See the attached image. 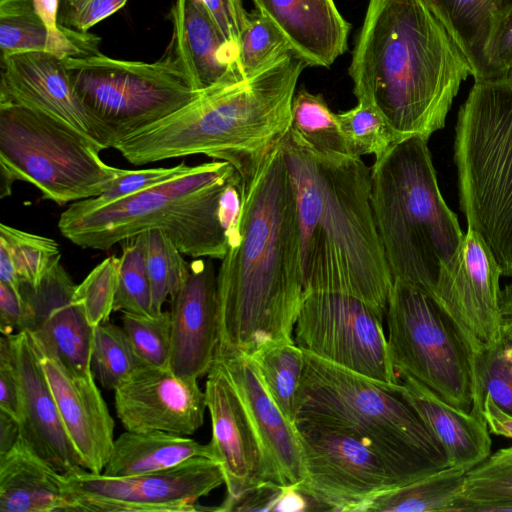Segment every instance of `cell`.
Instances as JSON below:
<instances>
[{
    "label": "cell",
    "mask_w": 512,
    "mask_h": 512,
    "mask_svg": "<svg viewBox=\"0 0 512 512\" xmlns=\"http://www.w3.org/2000/svg\"><path fill=\"white\" fill-rule=\"evenodd\" d=\"M237 172L239 237L217 272L216 355L251 356L267 344L294 340L304 297L300 229L281 142Z\"/></svg>",
    "instance_id": "1"
},
{
    "label": "cell",
    "mask_w": 512,
    "mask_h": 512,
    "mask_svg": "<svg viewBox=\"0 0 512 512\" xmlns=\"http://www.w3.org/2000/svg\"><path fill=\"white\" fill-rule=\"evenodd\" d=\"M281 145L295 191L304 293L353 296L385 316L394 279L373 216L371 168L358 156L315 154L289 134Z\"/></svg>",
    "instance_id": "2"
},
{
    "label": "cell",
    "mask_w": 512,
    "mask_h": 512,
    "mask_svg": "<svg viewBox=\"0 0 512 512\" xmlns=\"http://www.w3.org/2000/svg\"><path fill=\"white\" fill-rule=\"evenodd\" d=\"M349 75L358 101L405 138L428 140L472 70L425 0H369Z\"/></svg>",
    "instance_id": "3"
},
{
    "label": "cell",
    "mask_w": 512,
    "mask_h": 512,
    "mask_svg": "<svg viewBox=\"0 0 512 512\" xmlns=\"http://www.w3.org/2000/svg\"><path fill=\"white\" fill-rule=\"evenodd\" d=\"M306 66L290 52L248 77L203 90L182 108L119 139L114 149L137 166L204 154L237 169L286 137Z\"/></svg>",
    "instance_id": "4"
},
{
    "label": "cell",
    "mask_w": 512,
    "mask_h": 512,
    "mask_svg": "<svg viewBox=\"0 0 512 512\" xmlns=\"http://www.w3.org/2000/svg\"><path fill=\"white\" fill-rule=\"evenodd\" d=\"M426 139L409 136L371 168V206L393 279L438 301L456 272L464 234L445 203Z\"/></svg>",
    "instance_id": "5"
},
{
    "label": "cell",
    "mask_w": 512,
    "mask_h": 512,
    "mask_svg": "<svg viewBox=\"0 0 512 512\" xmlns=\"http://www.w3.org/2000/svg\"><path fill=\"white\" fill-rule=\"evenodd\" d=\"M238 176L226 161L196 165L180 177L98 207H68L58 228L77 246L96 250L161 229L184 255L222 260L229 244L219 202L226 186Z\"/></svg>",
    "instance_id": "6"
},
{
    "label": "cell",
    "mask_w": 512,
    "mask_h": 512,
    "mask_svg": "<svg viewBox=\"0 0 512 512\" xmlns=\"http://www.w3.org/2000/svg\"><path fill=\"white\" fill-rule=\"evenodd\" d=\"M296 421L348 431L372 447L399 485L447 467L444 451L396 385L378 382L304 350Z\"/></svg>",
    "instance_id": "7"
},
{
    "label": "cell",
    "mask_w": 512,
    "mask_h": 512,
    "mask_svg": "<svg viewBox=\"0 0 512 512\" xmlns=\"http://www.w3.org/2000/svg\"><path fill=\"white\" fill-rule=\"evenodd\" d=\"M454 159L468 228L512 276V78L474 81L458 113Z\"/></svg>",
    "instance_id": "8"
},
{
    "label": "cell",
    "mask_w": 512,
    "mask_h": 512,
    "mask_svg": "<svg viewBox=\"0 0 512 512\" xmlns=\"http://www.w3.org/2000/svg\"><path fill=\"white\" fill-rule=\"evenodd\" d=\"M101 151L48 116L0 101L1 197L15 180L34 185L43 199L65 205L97 197L121 174Z\"/></svg>",
    "instance_id": "9"
},
{
    "label": "cell",
    "mask_w": 512,
    "mask_h": 512,
    "mask_svg": "<svg viewBox=\"0 0 512 512\" xmlns=\"http://www.w3.org/2000/svg\"><path fill=\"white\" fill-rule=\"evenodd\" d=\"M385 316L396 373L410 375L449 404L470 411L476 397L473 360L432 295L395 279Z\"/></svg>",
    "instance_id": "10"
},
{
    "label": "cell",
    "mask_w": 512,
    "mask_h": 512,
    "mask_svg": "<svg viewBox=\"0 0 512 512\" xmlns=\"http://www.w3.org/2000/svg\"><path fill=\"white\" fill-rule=\"evenodd\" d=\"M85 106L119 139L182 108L196 91L176 59L146 63L101 53L63 59Z\"/></svg>",
    "instance_id": "11"
},
{
    "label": "cell",
    "mask_w": 512,
    "mask_h": 512,
    "mask_svg": "<svg viewBox=\"0 0 512 512\" xmlns=\"http://www.w3.org/2000/svg\"><path fill=\"white\" fill-rule=\"evenodd\" d=\"M383 317L353 296L306 292L293 338L305 351L393 386L399 381L390 358Z\"/></svg>",
    "instance_id": "12"
},
{
    "label": "cell",
    "mask_w": 512,
    "mask_h": 512,
    "mask_svg": "<svg viewBox=\"0 0 512 512\" xmlns=\"http://www.w3.org/2000/svg\"><path fill=\"white\" fill-rule=\"evenodd\" d=\"M295 424L306 471L299 485L323 511L365 512L375 497L400 486L384 459L354 434L309 421Z\"/></svg>",
    "instance_id": "13"
},
{
    "label": "cell",
    "mask_w": 512,
    "mask_h": 512,
    "mask_svg": "<svg viewBox=\"0 0 512 512\" xmlns=\"http://www.w3.org/2000/svg\"><path fill=\"white\" fill-rule=\"evenodd\" d=\"M64 475L71 511L211 510L198 501L225 482L220 464L207 457H194L168 469L135 476L111 477L86 469Z\"/></svg>",
    "instance_id": "14"
},
{
    "label": "cell",
    "mask_w": 512,
    "mask_h": 512,
    "mask_svg": "<svg viewBox=\"0 0 512 512\" xmlns=\"http://www.w3.org/2000/svg\"><path fill=\"white\" fill-rule=\"evenodd\" d=\"M0 101L42 113L100 151L115 147L114 133L82 102L63 59L47 52H23L1 59Z\"/></svg>",
    "instance_id": "15"
},
{
    "label": "cell",
    "mask_w": 512,
    "mask_h": 512,
    "mask_svg": "<svg viewBox=\"0 0 512 512\" xmlns=\"http://www.w3.org/2000/svg\"><path fill=\"white\" fill-rule=\"evenodd\" d=\"M501 269L483 239L468 228L449 287L436 301L474 360L502 336Z\"/></svg>",
    "instance_id": "16"
},
{
    "label": "cell",
    "mask_w": 512,
    "mask_h": 512,
    "mask_svg": "<svg viewBox=\"0 0 512 512\" xmlns=\"http://www.w3.org/2000/svg\"><path fill=\"white\" fill-rule=\"evenodd\" d=\"M113 391L116 414L126 430L188 436L204 423L206 396L198 380L169 369L142 364Z\"/></svg>",
    "instance_id": "17"
},
{
    "label": "cell",
    "mask_w": 512,
    "mask_h": 512,
    "mask_svg": "<svg viewBox=\"0 0 512 512\" xmlns=\"http://www.w3.org/2000/svg\"><path fill=\"white\" fill-rule=\"evenodd\" d=\"M206 405L216 461L224 474L226 497H236L263 481H272L265 454L247 409L224 366L215 359L207 373Z\"/></svg>",
    "instance_id": "18"
},
{
    "label": "cell",
    "mask_w": 512,
    "mask_h": 512,
    "mask_svg": "<svg viewBox=\"0 0 512 512\" xmlns=\"http://www.w3.org/2000/svg\"><path fill=\"white\" fill-rule=\"evenodd\" d=\"M30 335L62 422L84 468L102 473L115 440L114 420L93 374L77 373Z\"/></svg>",
    "instance_id": "19"
},
{
    "label": "cell",
    "mask_w": 512,
    "mask_h": 512,
    "mask_svg": "<svg viewBox=\"0 0 512 512\" xmlns=\"http://www.w3.org/2000/svg\"><path fill=\"white\" fill-rule=\"evenodd\" d=\"M170 302L168 369L177 376L198 380L214 364L218 344L217 273L211 258L190 262L189 273Z\"/></svg>",
    "instance_id": "20"
},
{
    "label": "cell",
    "mask_w": 512,
    "mask_h": 512,
    "mask_svg": "<svg viewBox=\"0 0 512 512\" xmlns=\"http://www.w3.org/2000/svg\"><path fill=\"white\" fill-rule=\"evenodd\" d=\"M76 285L59 262L41 283L21 284L29 317L26 330L53 351L66 365L81 374L90 368L92 328L74 301Z\"/></svg>",
    "instance_id": "21"
},
{
    "label": "cell",
    "mask_w": 512,
    "mask_h": 512,
    "mask_svg": "<svg viewBox=\"0 0 512 512\" xmlns=\"http://www.w3.org/2000/svg\"><path fill=\"white\" fill-rule=\"evenodd\" d=\"M10 337L20 383L22 439L62 474L85 469L62 422L30 333L24 330Z\"/></svg>",
    "instance_id": "22"
},
{
    "label": "cell",
    "mask_w": 512,
    "mask_h": 512,
    "mask_svg": "<svg viewBox=\"0 0 512 512\" xmlns=\"http://www.w3.org/2000/svg\"><path fill=\"white\" fill-rule=\"evenodd\" d=\"M215 359L224 366L242 398L262 445L271 480L286 487L302 483L306 471L296 424L273 401L252 358L244 353H226Z\"/></svg>",
    "instance_id": "23"
},
{
    "label": "cell",
    "mask_w": 512,
    "mask_h": 512,
    "mask_svg": "<svg viewBox=\"0 0 512 512\" xmlns=\"http://www.w3.org/2000/svg\"><path fill=\"white\" fill-rule=\"evenodd\" d=\"M397 377V391L440 444L448 466L469 471L489 457L492 440L483 406L461 410L410 375L397 373Z\"/></svg>",
    "instance_id": "24"
},
{
    "label": "cell",
    "mask_w": 512,
    "mask_h": 512,
    "mask_svg": "<svg viewBox=\"0 0 512 512\" xmlns=\"http://www.w3.org/2000/svg\"><path fill=\"white\" fill-rule=\"evenodd\" d=\"M307 65L330 67L347 49L350 24L334 0H252Z\"/></svg>",
    "instance_id": "25"
},
{
    "label": "cell",
    "mask_w": 512,
    "mask_h": 512,
    "mask_svg": "<svg viewBox=\"0 0 512 512\" xmlns=\"http://www.w3.org/2000/svg\"><path fill=\"white\" fill-rule=\"evenodd\" d=\"M171 19L175 59L196 91L244 77L238 46L224 38L200 0H175Z\"/></svg>",
    "instance_id": "26"
},
{
    "label": "cell",
    "mask_w": 512,
    "mask_h": 512,
    "mask_svg": "<svg viewBox=\"0 0 512 512\" xmlns=\"http://www.w3.org/2000/svg\"><path fill=\"white\" fill-rule=\"evenodd\" d=\"M65 475L20 440L0 456V512L71 511Z\"/></svg>",
    "instance_id": "27"
},
{
    "label": "cell",
    "mask_w": 512,
    "mask_h": 512,
    "mask_svg": "<svg viewBox=\"0 0 512 512\" xmlns=\"http://www.w3.org/2000/svg\"><path fill=\"white\" fill-rule=\"evenodd\" d=\"M100 38L67 27L51 30L33 0H0L1 59L23 52H47L61 59L100 53Z\"/></svg>",
    "instance_id": "28"
},
{
    "label": "cell",
    "mask_w": 512,
    "mask_h": 512,
    "mask_svg": "<svg viewBox=\"0 0 512 512\" xmlns=\"http://www.w3.org/2000/svg\"><path fill=\"white\" fill-rule=\"evenodd\" d=\"M194 457L216 461L209 443L159 431H129L114 440L102 474L111 477L135 476L168 469Z\"/></svg>",
    "instance_id": "29"
},
{
    "label": "cell",
    "mask_w": 512,
    "mask_h": 512,
    "mask_svg": "<svg viewBox=\"0 0 512 512\" xmlns=\"http://www.w3.org/2000/svg\"><path fill=\"white\" fill-rule=\"evenodd\" d=\"M466 57L474 80L483 76V49L493 23L512 0H425Z\"/></svg>",
    "instance_id": "30"
},
{
    "label": "cell",
    "mask_w": 512,
    "mask_h": 512,
    "mask_svg": "<svg viewBox=\"0 0 512 512\" xmlns=\"http://www.w3.org/2000/svg\"><path fill=\"white\" fill-rule=\"evenodd\" d=\"M466 469L447 466L375 497L365 512H459Z\"/></svg>",
    "instance_id": "31"
},
{
    "label": "cell",
    "mask_w": 512,
    "mask_h": 512,
    "mask_svg": "<svg viewBox=\"0 0 512 512\" xmlns=\"http://www.w3.org/2000/svg\"><path fill=\"white\" fill-rule=\"evenodd\" d=\"M290 138L301 147L322 156H353L336 114L320 94L305 89L295 92L291 107Z\"/></svg>",
    "instance_id": "32"
},
{
    "label": "cell",
    "mask_w": 512,
    "mask_h": 512,
    "mask_svg": "<svg viewBox=\"0 0 512 512\" xmlns=\"http://www.w3.org/2000/svg\"><path fill=\"white\" fill-rule=\"evenodd\" d=\"M250 357L273 401L295 423L305 366L304 350L294 340H284L267 344Z\"/></svg>",
    "instance_id": "33"
},
{
    "label": "cell",
    "mask_w": 512,
    "mask_h": 512,
    "mask_svg": "<svg viewBox=\"0 0 512 512\" xmlns=\"http://www.w3.org/2000/svg\"><path fill=\"white\" fill-rule=\"evenodd\" d=\"M336 118L353 156L374 155L377 160L405 139L377 107L363 101Z\"/></svg>",
    "instance_id": "34"
},
{
    "label": "cell",
    "mask_w": 512,
    "mask_h": 512,
    "mask_svg": "<svg viewBox=\"0 0 512 512\" xmlns=\"http://www.w3.org/2000/svg\"><path fill=\"white\" fill-rule=\"evenodd\" d=\"M146 265L151 285L153 315L161 313L163 304L185 281L190 263L161 229L145 232Z\"/></svg>",
    "instance_id": "35"
},
{
    "label": "cell",
    "mask_w": 512,
    "mask_h": 512,
    "mask_svg": "<svg viewBox=\"0 0 512 512\" xmlns=\"http://www.w3.org/2000/svg\"><path fill=\"white\" fill-rule=\"evenodd\" d=\"M142 364L123 327L108 321L94 328L90 368L104 388L114 390Z\"/></svg>",
    "instance_id": "36"
},
{
    "label": "cell",
    "mask_w": 512,
    "mask_h": 512,
    "mask_svg": "<svg viewBox=\"0 0 512 512\" xmlns=\"http://www.w3.org/2000/svg\"><path fill=\"white\" fill-rule=\"evenodd\" d=\"M510 500L512 446L491 453L487 459L467 471L461 493L460 511L471 512L481 505Z\"/></svg>",
    "instance_id": "37"
},
{
    "label": "cell",
    "mask_w": 512,
    "mask_h": 512,
    "mask_svg": "<svg viewBox=\"0 0 512 512\" xmlns=\"http://www.w3.org/2000/svg\"><path fill=\"white\" fill-rule=\"evenodd\" d=\"M118 263L114 311L152 316V295L146 265L144 234L124 240Z\"/></svg>",
    "instance_id": "38"
},
{
    "label": "cell",
    "mask_w": 512,
    "mask_h": 512,
    "mask_svg": "<svg viewBox=\"0 0 512 512\" xmlns=\"http://www.w3.org/2000/svg\"><path fill=\"white\" fill-rule=\"evenodd\" d=\"M0 243L7 248L21 283L33 287L60 262V249L55 240L4 223L0 225Z\"/></svg>",
    "instance_id": "39"
},
{
    "label": "cell",
    "mask_w": 512,
    "mask_h": 512,
    "mask_svg": "<svg viewBox=\"0 0 512 512\" xmlns=\"http://www.w3.org/2000/svg\"><path fill=\"white\" fill-rule=\"evenodd\" d=\"M476 397L473 404L483 405L485 394L503 410L512 414V333L502 328V336L474 362Z\"/></svg>",
    "instance_id": "40"
},
{
    "label": "cell",
    "mask_w": 512,
    "mask_h": 512,
    "mask_svg": "<svg viewBox=\"0 0 512 512\" xmlns=\"http://www.w3.org/2000/svg\"><path fill=\"white\" fill-rule=\"evenodd\" d=\"M238 48L239 68L244 77L291 52L280 31L256 9L248 15Z\"/></svg>",
    "instance_id": "41"
},
{
    "label": "cell",
    "mask_w": 512,
    "mask_h": 512,
    "mask_svg": "<svg viewBox=\"0 0 512 512\" xmlns=\"http://www.w3.org/2000/svg\"><path fill=\"white\" fill-rule=\"evenodd\" d=\"M123 329L145 365L168 369L171 351V313L157 315L123 312Z\"/></svg>",
    "instance_id": "42"
},
{
    "label": "cell",
    "mask_w": 512,
    "mask_h": 512,
    "mask_svg": "<svg viewBox=\"0 0 512 512\" xmlns=\"http://www.w3.org/2000/svg\"><path fill=\"white\" fill-rule=\"evenodd\" d=\"M119 257L105 258L76 285L74 301L82 308L92 328L109 321L118 288Z\"/></svg>",
    "instance_id": "43"
},
{
    "label": "cell",
    "mask_w": 512,
    "mask_h": 512,
    "mask_svg": "<svg viewBox=\"0 0 512 512\" xmlns=\"http://www.w3.org/2000/svg\"><path fill=\"white\" fill-rule=\"evenodd\" d=\"M193 168L194 166H187L181 163L169 168H149L143 170L123 169L121 174L102 194L97 197L74 202L69 207L75 210H86L98 207L173 180L192 171Z\"/></svg>",
    "instance_id": "44"
},
{
    "label": "cell",
    "mask_w": 512,
    "mask_h": 512,
    "mask_svg": "<svg viewBox=\"0 0 512 512\" xmlns=\"http://www.w3.org/2000/svg\"><path fill=\"white\" fill-rule=\"evenodd\" d=\"M512 70V9L492 25L483 49L482 79L500 78Z\"/></svg>",
    "instance_id": "45"
},
{
    "label": "cell",
    "mask_w": 512,
    "mask_h": 512,
    "mask_svg": "<svg viewBox=\"0 0 512 512\" xmlns=\"http://www.w3.org/2000/svg\"><path fill=\"white\" fill-rule=\"evenodd\" d=\"M127 0H65L60 6L58 23L86 33L91 27L121 9Z\"/></svg>",
    "instance_id": "46"
},
{
    "label": "cell",
    "mask_w": 512,
    "mask_h": 512,
    "mask_svg": "<svg viewBox=\"0 0 512 512\" xmlns=\"http://www.w3.org/2000/svg\"><path fill=\"white\" fill-rule=\"evenodd\" d=\"M0 410L20 420V383L10 335L0 337Z\"/></svg>",
    "instance_id": "47"
},
{
    "label": "cell",
    "mask_w": 512,
    "mask_h": 512,
    "mask_svg": "<svg viewBox=\"0 0 512 512\" xmlns=\"http://www.w3.org/2000/svg\"><path fill=\"white\" fill-rule=\"evenodd\" d=\"M286 486L274 481H263L241 492L236 497L224 499L215 511H273L285 492Z\"/></svg>",
    "instance_id": "48"
},
{
    "label": "cell",
    "mask_w": 512,
    "mask_h": 512,
    "mask_svg": "<svg viewBox=\"0 0 512 512\" xmlns=\"http://www.w3.org/2000/svg\"><path fill=\"white\" fill-rule=\"evenodd\" d=\"M224 38L238 46L248 15L242 0H200Z\"/></svg>",
    "instance_id": "49"
},
{
    "label": "cell",
    "mask_w": 512,
    "mask_h": 512,
    "mask_svg": "<svg viewBox=\"0 0 512 512\" xmlns=\"http://www.w3.org/2000/svg\"><path fill=\"white\" fill-rule=\"evenodd\" d=\"M28 316V307L22 293L0 283L1 335H12L26 330Z\"/></svg>",
    "instance_id": "50"
},
{
    "label": "cell",
    "mask_w": 512,
    "mask_h": 512,
    "mask_svg": "<svg viewBox=\"0 0 512 512\" xmlns=\"http://www.w3.org/2000/svg\"><path fill=\"white\" fill-rule=\"evenodd\" d=\"M483 414L490 434L512 439V414L500 408L488 394H485Z\"/></svg>",
    "instance_id": "51"
},
{
    "label": "cell",
    "mask_w": 512,
    "mask_h": 512,
    "mask_svg": "<svg viewBox=\"0 0 512 512\" xmlns=\"http://www.w3.org/2000/svg\"><path fill=\"white\" fill-rule=\"evenodd\" d=\"M21 438L18 419L0 410V456L8 452Z\"/></svg>",
    "instance_id": "52"
},
{
    "label": "cell",
    "mask_w": 512,
    "mask_h": 512,
    "mask_svg": "<svg viewBox=\"0 0 512 512\" xmlns=\"http://www.w3.org/2000/svg\"><path fill=\"white\" fill-rule=\"evenodd\" d=\"M0 283L21 293V281L7 248L0 243Z\"/></svg>",
    "instance_id": "53"
},
{
    "label": "cell",
    "mask_w": 512,
    "mask_h": 512,
    "mask_svg": "<svg viewBox=\"0 0 512 512\" xmlns=\"http://www.w3.org/2000/svg\"><path fill=\"white\" fill-rule=\"evenodd\" d=\"M33 4L39 16L51 30L58 31L63 27L58 23L60 0H33Z\"/></svg>",
    "instance_id": "54"
},
{
    "label": "cell",
    "mask_w": 512,
    "mask_h": 512,
    "mask_svg": "<svg viewBox=\"0 0 512 512\" xmlns=\"http://www.w3.org/2000/svg\"><path fill=\"white\" fill-rule=\"evenodd\" d=\"M502 328L512 333V282L501 293Z\"/></svg>",
    "instance_id": "55"
},
{
    "label": "cell",
    "mask_w": 512,
    "mask_h": 512,
    "mask_svg": "<svg viewBox=\"0 0 512 512\" xmlns=\"http://www.w3.org/2000/svg\"><path fill=\"white\" fill-rule=\"evenodd\" d=\"M475 512H507L512 511V500L481 505L474 509Z\"/></svg>",
    "instance_id": "56"
},
{
    "label": "cell",
    "mask_w": 512,
    "mask_h": 512,
    "mask_svg": "<svg viewBox=\"0 0 512 512\" xmlns=\"http://www.w3.org/2000/svg\"><path fill=\"white\" fill-rule=\"evenodd\" d=\"M510 78H512V70L509 72V75H508Z\"/></svg>",
    "instance_id": "57"
},
{
    "label": "cell",
    "mask_w": 512,
    "mask_h": 512,
    "mask_svg": "<svg viewBox=\"0 0 512 512\" xmlns=\"http://www.w3.org/2000/svg\"><path fill=\"white\" fill-rule=\"evenodd\" d=\"M65 0H60V6L64 3Z\"/></svg>",
    "instance_id": "58"
}]
</instances>
